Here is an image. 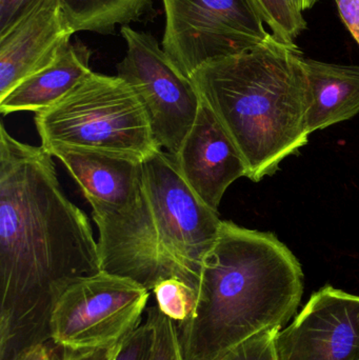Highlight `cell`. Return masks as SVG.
Here are the masks:
<instances>
[{
	"instance_id": "cell-1",
	"label": "cell",
	"mask_w": 359,
	"mask_h": 360,
	"mask_svg": "<svg viewBox=\"0 0 359 360\" xmlns=\"http://www.w3.org/2000/svg\"><path fill=\"white\" fill-rule=\"evenodd\" d=\"M53 158L0 126V360L50 340L61 294L101 271L90 220L61 190Z\"/></svg>"
},
{
	"instance_id": "cell-2",
	"label": "cell",
	"mask_w": 359,
	"mask_h": 360,
	"mask_svg": "<svg viewBox=\"0 0 359 360\" xmlns=\"http://www.w3.org/2000/svg\"><path fill=\"white\" fill-rule=\"evenodd\" d=\"M303 293L301 264L275 235L223 220L193 311L177 325L183 359L221 360L259 332L282 329Z\"/></svg>"
},
{
	"instance_id": "cell-3",
	"label": "cell",
	"mask_w": 359,
	"mask_h": 360,
	"mask_svg": "<svg viewBox=\"0 0 359 360\" xmlns=\"http://www.w3.org/2000/svg\"><path fill=\"white\" fill-rule=\"evenodd\" d=\"M192 82L247 167L261 181L308 143L309 88L296 46L273 35L250 50L209 61Z\"/></svg>"
},
{
	"instance_id": "cell-4",
	"label": "cell",
	"mask_w": 359,
	"mask_h": 360,
	"mask_svg": "<svg viewBox=\"0 0 359 360\" xmlns=\"http://www.w3.org/2000/svg\"><path fill=\"white\" fill-rule=\"evenodd\" d=\"M93 217L101 271L128 277L150 292L172 277L197 291L202 262L223 222L162 148L143 160L136 201L124 211Z\"/></svg>"
},
{
	"instance_id": "cell-5",
	"label": "cell",
	"mask_w": 359,
	"mask_h": 360,
	"mask_svg": "<svg viewBox=\"0 0 359 360\" xmlns=\"http://www.w3.org/2000/svg\"><path fill=\"white\" fill-rule=\"evenodd\" d=\"M35 126L42 148L71 146L141 160L160 148L143 101L117 75L89 74L60 101L36 112Z\"/></svg>"
},
{
	"instance_id": "cell-6",
	"label": "cell",
	"mask_w": 359,
	"mask_h": 360,
	"mask_svg": "<svg viewBox=\"0 0 359 360\" xmlns=\"http://www.w3.org/2000/svg\"><path fill=\"white\" fill-rule=\"evenodd\" d=\"M149 290L128 277L100 271L82 277L57 300L50 340L65 352L117 346L141 325Z\"/></svg>"
},
{
	"instance_id": "cell-7",
	"label": "cell",
	"mask_w": 359,
	"mask_h": 360,
	"mask_svg": "<svg viewBox=\"0 0 359 360\" xmlns=\"http://www.w3.org/2000/svg\"><path fill=\"white\" fill-rule=\"evenodd\" d=\"M162 49L185 75L240 54L271 36L253 0H162Z\"/></svg>"
},
{
	"instance_id": "cell-8",
	"label": "cell",
	"mask_w": 359,
	"mask_h": 360,
	"mask_svg": "<svg viewBox=\"0 0 359 360\" xmlns=\"http://www.w3.org/2000/svg\"><path fill=\"white\" fill-rule=\"evenodd\" d=\"M120 33L128 50L117 65V76L143 101L159 147L174 155L197 117L202 105L200 94L191 78L151 34L129 25H122Z\"/></svg>"
},
{
	"instance_id": "cell-9",
	"label": "cell",
	"mask_w": 359,
	"mask_h": 360,
	"mask_svg": "<svg viewBox=\"0 0 359 360\" xmlns=\"http://www.w3.org/2000/svg\"><path fill=\"white\" fill-rule=\"evenodd\" d=\"M278 360H354L359 350V296L322 288L276 338Z\"/></svg>"
},
{
	"instance_id": "cell-10",
	"label": "cell",
	"mask_w": 359,
	"mask_h": 360,
	"mask_svg": "<svg viewBox=\"0 0 359 360\" xmlns=\"http://www.w3.org/2000/svg\"><path fill=\"white\" fill-rule=\"evenodd\" d=\"M172 158L190 188L215 212H218L228 188L240 177H247L240 151L202 101L195 122Z\"/></svg>"
},
{
	"instance_id": "cell-11",
	"label": "cell",
	"mask_w": 359,
	"mask_h": 360,
	"mask_svg": "<svg viewBox=\"0 0 359 360\" xmlns=\"http://www.w3.org/2000/svg\"><path fill=\"white\" fill-rule=\"evenodd\" d=\"M73 34L60 0H40L0 35V99L54 63Z\"/></svg>"
},
{
	"instance_id": "cell-12",
	"label": "cell",
	"mask_w": 359,
	"mask_h": 360,
	"mask_svg": "<svg viewBox=\"0 0 359 360\" xmlns=\"http://www.w3.org/2000/svg\"><path fill=\"white\" fill-rule=\"evenodd\" d=\"M60 160L90 203L93 216L124 211L138 198L143 162L126 154L71 147L44 148Z\"/></svg>"
},
{
	"instance_id": "cell-13",
	"label": "cell",
	"mask_w": 359,
	"mask_h": 360,
	"mask_svg": "<svg viewBox=\"0 0 359 360\" xmlns=\"http://www.w3.org/2000/svg\"><path fill=\"white\" fill-rule=\"evenodd\" d=\"M92 52L80 40L71 42L54 63L30 76L0 99V113L41 111L54 105L92 73Z\"/></svg>"
},
{
	"instance_id": "cell-14",
	"label": "cell",
	"mask_w": 359,
	"mask_h": 360,
	"mask_svg": "<svg viewBox=\"0 0 359 360\" xmlns=\"http://www.w3.org/2000/svg\"><path fill=\"white\" fill-rule=\"evenodd\" d=\"M309 88L307 128L310 134L351 120L359 113V65L303 58Z\"/></svg>"
},
{
	"instance_id": "cell-15",
	"label": "cell",
	"mask_w": 359,
	"mask_h": 360,
	"mask_svg": "<svg viewBox=\"0 0 359 360\" xmlns=\"http://www.w3.org/2000/svg\"><path fill=\"white\" fill-rule=\"evenodd\" d=\"M75 33L112 34L116 25L138 20L152 10V0H60Z\"/></svg>"
},
{
	"instance_id": "cell-16",
	"label": "cell",
	"mask_w": 359,
	"mask_h": 360,
	"mask_svg": "<svg viewBox=\"0 0 359 360\" xmlns=\"http://www.w3.org/2000/svg\"><path fill=\"white\" fill-rule=\"evenodd\" d=\"M272 35L289 46L307 27L303 13L297 10L292 0H253Z\"/></svg>"
},
{
	"instance_id": "cell-17",
	"label": "cell",
	"mask_w": 359,
	"mask_h": 360,
	"mask_svg": "<svg viewBox=\"0 0 359 360\" xmlns=\"http://www.w3.org/2000/svg\"><path fill=\"white\" fill-rule=\"evenodd\" d=\"M156 306L176 325L191 315L196 300V291L181 279L172 277L159 281L152 290Z\"/></svg>"
},
{
	"instance_id": "cell-18",
	"label": "cell",
	"mask_w": 359,
	"mask_h": 360,
	"mask_svg": "<svg viewBox=\"0 0 359 360\" xmlns=\"http://www.w3.org/2000/svg\"><path fill=\"white\" fill-rule=\"evenodd\" d=\"M147 319L153 329V344L149 360H185L176 323L162 313L157 306L148 309Z\"/></svg>"
},
{
	"instance_id": "cell-19",
	"label": "cell",
	"mask_w": 359,
	"mask_h": 360,
	"mask_svg": "<svg viewBox=\"0 0 359 360\" xmlns=\"http://www.w3.org/2000/svg\"><path fill=\"white\" fill-rule=\"evenodd\" d=\"M280 328H270L251 336L221 360H278L276 338Z\"/></svg>"
},
{
	"instance_id": "cell-20",
	"label": "cell",
	"mask_w": 359,
	"mask_h": 360,
	"mask_svg": "<svg viewBox=\"0 0 359 360\" xmlns=\"http://www.w3.org/2000/svg\"><path fill=\"white\" fill-rule=\"evenodd\" d=\"M153 344V329L151 323L145 321L120 342L113 360H149Z\"/></svg>"
},
{
	"instance_id": "cell-21",
	"label": "cell",
	"mask_w": 359,
	"mask_h": 360,
	"mask_svg": "<svg viewBox=\"0 0 359 360\" xmlns=\"http://www.w3.org/2000/svg\"><path fill=\"white\" fill-rule=\"evenodd\" d=\"M40 0H0V35L10 30Z\"/></svg>"
},
{
	"instance_id": "cell-22",
	"label": "cell",
	"mask_w": 359,
	"mask_h": 360,
	"mask_svg": "<svg viewBox=\"0 0 359 360\" xmlns=\"http://www.w3.org/2000/svg\"><path fill=\"white\" fill-rule=\"evenodd\" d=\"M339 15L359 46V0H335Z\"/></svg>"
},
{
	"instance_id": "cell-23",
	"label": "cell",
	"mask_w": 359,
	"mask_h": 360,
	"mask_svg": "<svg viewBox=\"0 0 359 360\" xmlns=\"http://www.w3.org/2000/svg\"><path fill=\"white\" fill-rule=\"evenodd\" d=\"M119 345L98 350L84 351V352L63 353V360H113L117 353Z\"/></svg>"
},
{
	"instance_id": "cell-24",
	"label": "cell",
	"mask_w": 359,
	"mask_h": 360,
	"mask_svg": "<svg viewBox=\"0 0 359 360\" xmlns=\"http://www.w3.org/2000/svg\"><path fill=\"white\" fill-rule=\"evenodd\" d=\"M16 360H63V357L57 359L46 342H40L23 350Z\"/></svg>"
},
{
	"instance_id": "cell-25",
	"label": "cell",
	"mask_w": 359,
	"mask_h": 360,
	"mask_svg": "<svg viewBox=\"0 0 359 360\" xmlns=\"http://www.w3.org/2000/svg\"><path fill=\"white\" fill-rule=\"evenodd\" d=\"M318 1H320V0H292L297 10L301 13H303V11L310 10V8H313Z\"/></svg>"
},
{
	"instance_id": "cell-26",
	"label": "cell",
	"mask_w": 359,
	"mask_h": 360,
	"mask_svg": "<svg viewBox=\"0 0 359 360\" xmlns=\"http://www.w3.org/2000/svg\"><path fill=\"white\" fill-rule=\"evenodd\" d=\"M354 360H359V350H358V354H356L355 359H354Z\"/></svg>"
}]
</instances>
